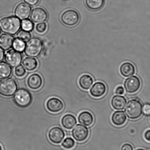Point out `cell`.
<instances>
[{"mask_svg": "<svg viewBox=\"0 0 150 150\" xmlns=\"http://www.w3.org/2000/svg\"><path fill=\"white\" fill-rule=\"evenodd\" d=\"M21 27V21L17 17L11 16L0 20V30L7 34H16Z\"/></svg>", "mask_w": 150, "mask_h": 150, "instance_id": "6da1fadb", "label": "cell"}, {"mask_svg": "<svg viewBox=\"0 0 150 150\" xmlns=\"http://www.w3.org/2000/svg\"><path fill=\"white\" fill-rule=\"evenodd\" d=\"M43 48V42L37 37L31 38L25 44L24 53L29 57L36 58L41 54Z\"/></svg>", "mask_w": 150, "mask_h": 150, "instance_id": "7a4b0ae2", "label": "cell"}, {"mask_svg": "<svg viewBox=\"0 0 150 150\" xmlns=\"http://www.w3.org/2000/svg\"><path fill=\"white\" fill-rule=\"evenodd\" d=\"M33 96L30 92L24 88L19 89L13 97L16 105L21 108H27L30 106L33 102Z\"/></svg>", "mask_w": 150, "mask_h": 150, "instance_id": "3957f363", "label": "cell"}, {"mask_svg": "<svg viewBox=\"0 0 150 150\" xmlns=\"http://www.w3.org/2000/svg\"><path fill=\"white\" fill-rule=\"evenodd\" d=\"M125 112L129 119L135 120L139 118L142 114V103L136 99L130 100L127 104L125 109Z\"/></svg>", "mask_w": 150, "mask_h": 150, "instance_id": "277c9868", "label": "cell"}, {"mask_svg": "<svg viewBox=\"0 0 150 150\" xmlns=\"http://www.w3.org/2000/svg\"><path fill=\"white\" fill-rule=\"evenodd\" d=\"M18 89V85L13 78H7L0 81V95L9 97L14 95Z\"/></svg>", "mask_w": 150, "mask_h": 150, "instance_id": "5b68a950", "label": "cell"}, {"mask_svg": "<svg viewBox=\"0 0 150 150\" xmlns=\"http://www.w3.org/2000/svg\"><path fill=\"white\" fill-rule=\"evenodd\" d=\"M80 19L78 13L75 10L69 9L62 13L61 16L62 22L65 25L73 27L78 24Z\"/></svg>", "mask_w": 150, "mask_h": 150, "instance_id": "8992f818", "label": "cell"}, {"mask_svg": "<svg viewBox=\"0 0 150 150\" xmlns=\"http://www.w3.org/2000/svg\"><path fill=\"white\" fill-rule=\"evenodd\" d=\"M5 59L10 66L16 67L21 63L23 56L21 52L14 49H11L6 53Z\"/></svg>", "mask_w": 150, "mask_h": 150, "instance_id": "52a82bcc", "label": "cell"}, {"mask_svg": "<svg viewBox=\"0 0 150 150\" xmlns=\"http://www.w3.org/2000/svg\"><path fill=\"white\" fill-rule=\"evenodd\" d=\"M141 86L140 80L136 76H133L127 79L124 84L126 92L130 94L137 91L140 88Z\"/></svg>", "mask_w": 150, "mask_h": 150, "instance_id": "ba28073f", "label": "cell"}, {"mask_svg": "<svg viewBox=\"0 0 150 150\" xmlns=\"http://www.w3.org/2000/svg\"><path fill=\"white\" fill-rule=\"evenodd\" d=\"M49 140L54 144L61 143L65 137L63 129L59 127H54L50 129L48 134Z\"/></svg>", "mask_w": 150, "mask_h": 150, "instance_id": "9c48e42d", "label": "cell"}, {"mask_svg": "<svg viewBox=\"0 0 150 150\" xmlns=\"http://www.w3.org/2000/svg\"><path fill=\"white\" fill-rule=\"evenodd\" d=\"M30 5L26 3H21L17 5L14 11L15 16L20 20L28 19L31 12Z\"/></svg>", "mask_w": 150, "mask_h": 150, "instance_id": "30bf717a", "label": "cell"}, {"mask_svg": "<svg viewBox=\"0 0 150 150\" xmlns=\"http://www.w3.org/2000/svg\"><path fill=\"white\" fill-rule=\"evenodd\" d=\"M72 134L76 140L78 142H82L88 138L89 131L88 128L86 126L78 124L72 129Z\"/></svg>", "mask_w": 150, "mask_h": 150, "instance_id": "8fae6325", "label": "cell"}, {"mask_svg": "<svg viewBox=\"0 0 150 150\" xmlns=\"http://www.w3.org/2000/svg\"><path fill=\"white\" fill-rule=\"evenodd\" d=\"M47 12L44 8L38 7L34 8L31 11L30 18L35 23L44 22L48 19Z\"/></svg>", "mask_w": 150, "mask_h": 150, "instance_id": "7c38bea8", "label": "cell"}, {"mask_svg": "<svg viewBox=\"0 0 150 150\" xmlns=\"http://www.w3.org/2000/svg\"><path fill=\"white\" fill-rule=\"evenodd\" d=\"M46 108L50 112L59 113L63 110L64 105L60 99L56 97L49 98L46 102Z\"/></svg>", "mask_w": 150, "mask_h": 150, "instance_id": "4fadbf2b", "label": "cell"}, {"mask_svg": "<svg viewBox=\"0 0 150 150\" xmlns=\"http://www.w3.org/2000/svg\"><path fill=\"white\" fill-rule=\"evenodd\" d=\"M43 81L42 77L38 74H33L28 78L27 84L30 89L33 90L39 89L42 86Z\"/></svg>", "mask_w": 150, "mask_h": 150, "instance_id": "5bb4252c", "label": "cell"}, {"mask_svg": "<svg viewBox=\"0 0 150 150\" xmlns=\"http://www.w3.org/2000/svg\"><path fill=\"white\" fill-rule=\"evenodd\" d=\"M106 90L107 89L105 84L103 82L98 81L93 84L90 89V92L93 97L99 98L105 94Z\"/></svg>", "mask_w": 150, "mask_h": 150, "instance_id": "9a60e30c", "label": "cell"}, {"mask_svg": "<svg viewBox=\"0 0 150 150\" xmlns=\"http://www.w3.org/2000/svg\"><path fill=\"white\" fill-rule=\"evenodd\" d=\"M14 40V36L7 33H4L0 36V47L7 50L12 47Z\"/></svg>", "mask_w": 150, "mask_h": 150, "instance_id": "2e32d148", "label": "cell"}, {"mask_svg": "<svg viewBox=\"0 0 150 150\" xmlns=\"http://www.w3.org/2000/svg\"><path fill=\"white\" fill-rule=\"evenodd\" d=\"M126 104V99L123 96L117 95L113 96L112 99L111 105L115 110H123L125 108Z\"/></svg>", "mask_w": 150, "mask_h": 150, "instance_id": "e0dca14e", "label": "cell"}, {"mask_svg": "<svg viewBox=\"0 0 150 150\" xmlns=\"http://www.w3.org/2000/svg\"><path fill=\"white\" fill-rule=\"evenodd\" d=\"M77 123L76 118L73 115L68 114L65 115L62 118L61 123L65 129H71Z\"/></svg>", "mask_w": 150, "mask_h": 150, "instance_id": "ac0fdd59", "label": "cell"}, {"mask_svg": "<svg viewBox=\"0 0 150 150\" xmlns=\"http://www.w3.org/2000/svg\"><path fill=\"white\" fill-rule=\"evenodd\" d=\"M94 117L90 112L83 111L79 115L78 120L79 123L86 126H91L94 122Z\"/></svg>", "mask_w": 150, "mask_h": 150, "instance_id": "d6986e66", "label": "cell"}, {"mask_svg": "<svg viewBox=\"0 0 150 150\" xmlns=\"http://www.w3.org/2000/svg\"><path fill=\"white\" fill-rule=\"evenodd\" d=\"M112 122L116 126H121L126 123L127 117L123 111L115 112L111 117Z\"/></svg>", "mask_w": 150, "mask_h": 150, "instance_id": "ffe728a7", "label": "cell"}, {"mask_svg": "<svg viewBox=\"0 0 150 150\" xmlns=\"http://www.w3.org/2000/svg\"><path fill=\"white\" fill-rule=\"evenodd\" d=\"M135 67L130 62H125L120 67V74L125 77H129L134 75L135 74Z\"/></svg>", "mask_w": 150, "mask_h": 150, "instance_id": "44dd1931", "label": "cell"}, {"mask_svg": "<svg viewBox=\"0 0 150 150\" xmlns=\"http://www.w3.org/2000/svg\"><path fill=\"white\" fill-rule=\"evenodd\" d=\"M93 79L91 76L84 74L81 76L79 80V84L83 89L88 90L93 85Z\"/></svg>", "mask_w": 150, "mask_h": 150, "instance_id": "7402d4cb", "label": "cell"}, {"mask_svg": "<svg viewBox=\"0 0 150 150\" xmlns=\"http://www.w3.org/2000/svg\"><path fill=\"white\" fill-rule=\"evenodd\" d=\"M12 73V68L8 63L4 62H0V79L9 78Z\"/></svg>", "mask_w": 150, "mask_h": 150, "instance_id": "603a6c76", "label": "cell"}, {"mask_svg": "<svg viewBox=\"0 0 150 150\" xmlns=\"http://www.w3.org/2000/svg\"><path fill=\"white\" fill-rule=\"evenodd\" d=\"M22 63L24 68L30 71L35 70L38 65L37 60L35 58L31 57L25 58L23 61Z\"/></svg>", "mask_w": 150, "mask_h": 150, "instance_id": "cb8c5ba5", "label": "cell"}, {"mask_svg": "<svg viewBox=\"0 0 150 150\" xmlns=\"http://www.w3.org/2000/svg\"><path fill=\"white\" fill-rule=\"evenodd\" d=\"M86 4L89 9L97 11L103 6L104 0H86Z\"/></svg>", "mask_w": 150, "mask_h": 150, "instance_id": "d4e9b609", "label": "cell"}, {"mask_svg": "<svg viewBox=\"0 0 150 150\" xmlns=\"http://www.w3.org/2000/svg\"><path fill=\"white\" fill-rule=\"evenodd\" d=\"M13 47L16 50L20 52L24 51L25 47V43L23 40L18 38L14 39Z\"/></svg>", "mask_w": 150, "mask_h": 150, "instance_id": "484cf974", "label": "cell"}, {"mask_svg": "<svg viewBox=\"0 0 150 150\" xmlns=\"http://www.w3.org/2000/svg\"><path fill=\"white\" fill-rule=\"evenodd\" d=\"M17 38L26 42L31 38V35L30 31L23 30L18 32L17 34Z\"/></svg>", "mask_w": 150, "mask_h": 150, "instance_id": "4316f807", "label": "cell"}, {"mask_svg": "<svg viewBox=\"0 0 150 150\" xmlns=\"http://www.w3.org/2000/svg\"><path fill=\"white\" fill-rule=\"evenodd\" d=\"M62 146L65 149H71L75 146V141L72 138L67 137L65 138L62 142Z\"/></svg>", "mask_w": 150, "mask_h": 150, "instance_id": "83f0119b", "label": "cell"}, {"mask_svg": "<svg viewBox=\"0 0 150 150\" xmlns=\"http://www.w3.org/2000/svg\"><path fill=\"white\" fill-rule=\"evenodd\" d=\"M21 27L23 30L30 31L33 30L34 24L33 22L30 20H23L21 23Z\"/></svg>", "mask_w": 150, "mask_h": 150, "instance_id": "f1b7e54d", "label": "cell"}, {"mask_svg": "<svg viewBox=\"0 0 150 150\" xmlns=\"http://www.w3.org/2000/svg\"><path fill=\"white\" fill-rule=\"evenodd\" d=\"M47 24L45 22L38 23L36 24L35 27L36 31L40 34L45 33L47 30Z\"/></svg>", "mask_w": 150, "mask_h": 150, "instance_id": "f546056e", "label": "cell"}, {"mask_svg": "<svg viewBox=\"0 0 150 150\" xmlns=\"http://www.w3.org/2000/svg\"><path fill=\"white\" fill-rule=\"evenodd\" d=\"M14 72L16 76L21 78L25 75L26 71L24 67L20 64L16 67Z\"/></svg>", "mask_w": 150, "mask_h": 150, "instance_id": "4dcf8cb0", "label": "cell"}, {"mask_svg": "<svg viewBox=\"0 0 150 150\" xmlns=\"http://www.w3.org/2000/svg\"><path fill=\"white\" fill-rule=\"evenodd\" d=\"M143 111L144 114L147 115H150V104H146L143 108Z\"/></svg>", "mask_w": 150, "mask_h": 150, "instance_id": "1f68e13d", "label": "cell"}, {"mask_svg": "<svg viewBox=\"0 0 150 150\" xmlns=\"http://www.w3.org/2000/svg\"><path fill=\"white\" fill-rule=\"evenodd\" d=\"M24 1L26 3L32 6H34L37 5L39 2V0H24Z\"/></svg>", "mask_w": 150, "mask_h": 150, "instance_id": "d6a6232c", "label": "cell"}, {"mask_svg": "<svg viewBox=\"0 0 150 150\" xmlns=\"http://www.w3.org/2000/svg\"><path fill=\"white\" fill-rule=\"evenodd\" d=\"M125 90L123 87L121 86H119L117 87L115 90V94L117 95H121L124 93Z\"/></svg>", "mask_w": 150, "mask_h": 150, "instance_id": "836d02e7", "label": "cell"}, {"mask_svg": "<svg viewBox=\"0 0 150 150\" xmlns=\"http://www.w3.org/2000/svg\"><path fill=\"white\" fill-rule=\"evenodd\" d=\"M121 150H133V149L130 144H125L122 146Z\"/></svg>", "mask_w": 150, "mask_h": 150, "instance_id": "e575fe53", "label": "cell"}, {"mask_svg": "<svg viewBox=\"0 0 150 150\" xmlns=\"http://www.w3.org/2000/svg\"><path fill=\"white\" fill-rule=\"evenodd\" d=\"M144 137L146 140L150 142V129H149L145 132L144 134Z\"/></svg>", "mask_w": 150, "mask_h": 150, "instance_id": "d590c367", "label": "cell"}, {"mask_svg": "<svg viewBox=\"0 0 150 150\" xmlns=\"http://www.w3.org/2000/svg\"><path fill=\"white\" fill-rule=\"evenodd\" d=\"M5 57V52L3 49L0 47V62H2Z\"/></svg>", "mask_w": 150, "mask_h": 150, "instance_id": "8d00e7d4", "label": "cell"}, {"mask_svg": "<svg viewBox=\"0 0 150 150\" xmlns=\"http://www.w3.org/2000/svg\"><path fill=\"white\" fill-rule=\"evenodd\" d=\"M0 150H2V147L1 145H0Z\"/></svg>", "mask_w": 150, "mask_h": 150, "instance_id": "74e56055", "label": "cell"}, {"mask_svg": "<svg viewBox=\"0 0 150 150\" xmlns=\"http://www.w3.org/2000/svg\"><path fill=\"white\" fill-rule=\"evenodd\" d=\"M136 150H145L142 149H137Z\"/></svg>", "mask_w": 150, "mask_h": 150, "instance_id": "f35d334b", "label": "cell"}, {"mask_svg": "<svg viewBox=\"0 0 150 150\" xmlns=\"http://www.w3.org/2000/svg\"><path fill=\"white\" fill-rule=\"evenodd\" d=\"M1 30H0V34H1Z\"/></svg>", "mask_w": 150, "mask_h": 150, "instance_id": "ab89813d", "label": "cell"}, {"mask_svg": "<svg viewBox=\"0 0 150 150\" xmlns=\"http://www.w3.org/2000/svg\"><path fill=\"white\" fill-rule=\"evenodd\" d=\"M147 150H150V149H148Z\"/></svg>", "mask_w": 150, "mask_h": 150, "instance_id": "60d3db41", "label": "cell"}, {"mask_svg": "<svg viewBox=\"0 0 150 150\" xmlns=\"http://www.w3.org/2000/svg\"></svg>", "mask_w": 150, "mask_h": 150, "instance_id": "b9f144b4", "label": "cell"}]
</instances>
